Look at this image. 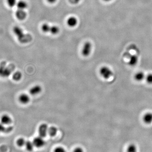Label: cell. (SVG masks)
I'll list each match as a JSON object with an SVG mask.
<instances>
[{
  "label": "cell",
  "instance_id": "6da1fadb",
  "mask_svg": "<svg viewBox=\"0 0 152 152\" xmlns=\"http://www.w3.org/2000/svg\"><path fill=\"white\" fill-rule=\"evenodd\" d=\"M14 34L16 36L18 41L22 44H26L30 42L32 37L30 34H26L20 27L16 26L13 28Z\"/></svg>",
  "mask_w": 152,
  "mask_h": 152
},
{
  "label": "cell",
  "instance_id": "7a4b0ae2",
  "mask_svg": "<svg viewBox=\"0 0 152 152\" xmlns=\"http://www.w3.org/2000/svg\"><path fill=\"white\" fill-rule=\"evenodd\" d=\"M12 66H7L6 63L3 61L0 64V76L3 78H6L12 74L14 68Z\"/></svg>",
  "mask_w": 152,
  "mask_h": 152
},
{
  "label": "cell",
  "instance_id": "3957f363",
  "mask_svg": "<svg viewBox=\"0 0 152 152\" xmlns=\"http://www.w3.org/2000/svg\"><path fill=\"white\" fill-rule=\"evenodd\" d=\"M100 75L104 79L108 80L113 76V72L111 69L107 66H103L99 70Z\"/></svg>",
  "mask_w": 152,
  "mask_h": 152
},
{
  "label": "cell",
  "instance_id": "277c9868",
  "mask_svg": "<svg viewBox=\"0 0 152 152\" xmlns=\"http://www.w3.org/2000/svg\"><path fill=\"white\" fill-rule=\"evenodd\" d=\"M92 50V45L90 41H87L83 47L82 54L84 57H87L91 54Z\"/></svg>",
  "mask_w": 152,
  "mask_h": 152
},
{
  "label": "cell",
  "instance_id": "5b68a950",
  "mask_svg": "<svg viewBox=\"0 0 152 152\" xmlns=\"http://www.w3.org/2000/svg\"><path fill=\"white\" fill-rule=\"evenodd\" d=\"M49 127L46 123H42L41 124L39 127V134L41 137L44 138L46 137L48 133Z\"/></svg>",
  "mask_w": 152,
  "mask_h": 152
},
{
  "label": "cell",
  "instance_id": "8992f818",
  "mask_svg": "<svg viewBox=\"0 0 152 152\" xmlns=\"http://www.w3.org/2000/svg\"><path fill=\"white\" fill-rule=\"evenodd\" d=\"M43 138H44L39 136L35 137L33 141L34 147L37 148H41L44 146L45 144V142Z\"/></svg>",
  "mask_w": 152,
  "mask_h": 152
},
{
  "label": "cell",
  "instance_id": "52a82bcc",
  "mask_svg": "<svg viewBox=\"0 0 152 152\" xmlns=\"http://www.w3.org/2000/svg\"><path fill=\"white\" fill-rule=\"evenodd\" d=\"M12 122V118L7 114H4L1 118V122L5 126L10 125Z\"/></svg>",
  "mask_w": 152,
  "mask_h": 152
},
{
  "label": "cell",
  "instance_id": "ba28073f",
  "mask_svg": "<svg viewBox=\"0 0 152 152\" xmlns=\"http://www.w3.org/2000/svg\"><path fill=\"white\" fill-rule=\"evenodd\" d=\"M15 16L16 18L20 20H25L27 16V14L24 10H21L18 9L15 12Z\"/></svg>",
  "mask_w": 152,
  "mask_h": 152
},
{
  "label": "cell",
  "instance_id": "9c48e42d",
  "mask_svg": "<svg viewBox=\"0 0 152 152\" xmlns=\"http://www.w3.org/2000/svg\"><path fill=\"white\" fill-rule=\"evenodd\" d=\"M42 91V87L39 85H34L30 88L29 93L31 95L36 96L40 94Z\"/></svg>",
  "mask_w": 152,
  "mask_h": 152
},
{
  "label": "cell",
  "instance_id": "30bf717a",
  "mask_svg": "<svg viewBox=\"0 0 152 152\" xmlns=\"http://www.w3.org/2000/svg\"><path fill=\"white\" fill-rule=\"evenodd\" d=\"M19 102L23 105H26L30 101V98L28 95L26 94H22L18 98Z\"/></svg>",
  "mask_w": 152,
  "mask_h": 152
},
{
  "label": "cell",
  "instance_id": "8fae6325",
  "mask_svg": "<svg viewBox=\"0 0 152 152\" xmlns=\"http://www.w3.org/2000/svg\"><path fill=\"white\" fill-rule=\"evenodd\" d=\"M78 20L75 17L72 16L67 19L66 23L67 25L71 28H74L78 24Z\"/></svg>",
  "mask_w": 152,
  "mask_h": 152
},
{
  "label": "cell",
  "instance_id": "7c38bea8",
  "mask_svg": "<svg viewBox=\"0 0 152 152\" xmlns=\"http://www.w3.org/2000/svg\"><path fill=\"white\" fill-rule=\"evenodd\" d=\"M139 58L136 55H131L129 58L128 63L131 66H134L138 63Z\"/></svg>",
  "mask_w": 152,
  "mask_h": 152
},
{
  "label": "cell",
  "instance_id": "4fadbf2b",
  "mask_svg": "<svg viewBox=\"0 0 152 152\" xmlns=\"http://www.w3.org/2000/svg\"><path fill=\"white\" fill-rule=\"evenodd\" d=\"M143 120L146 124H151L152 122V113L147 112L144 114L143 118Z\"/></svg>",
  "mask_w": 152,
  "mask_h": 152
},
{
  "label": "cell",
  "instance_id": "5bb4252c",
  "mask_svg": "<svg viewBox=\"0 0 152 152\" xmlns=\"http://www.w3.org/2000/svg\"><path fill=\"white\" fill-rule=\"evenodd\" d=\"M16 6L18 9L21 10H25V9L28 7L27 3L24 0H21L19 1H17Z\"/></svg>",
  "mask_w": 152,
  "mask_h": 152
},
{
  "label": "cell",
  "instance_id": "9a60e30c",
  "mask_svg": "<svg viewBox=\"0 0 152 152\" xmlns=\"http://www.w3.org/2000/svg\"><path fill=\"white\" fill-rule=\"evenodd\" d=\"M145 77H146V76H145V74L143 72H137L134 75V78L136 81H138V82H141L143 80L145 79Z\"/></svg>",
  "mask_w": 152,
  "mask_h": 152
},
{
  "label": "cell",
  "instance_id": "2e32d148",
  "mask_svg": "<svg viewBox=\"0 0 152 152\" xmlns=\"http://www.w3.org/2000/svg\"><path fill=\"white\" fill-rule=\"evenodd\" d=\"M22 76H23V75H22V73L19 71H17L13 74L12 78L16 82H18L21 80Z\"/></svg>",
  "mask_w": 152,
  "mask_h": 152
},
{
  "label": "cell",
  "instance_id": "e0dca14e",
  "mask_svg": "<svg viewBox=\"0 0 152 152\" xmlns=\"http://www.w3.org/2000/svg\"><path fill=\"white\" fill-rule=\"evenodd\" d=\"M58 132L57 128L55 127H51L49 128L48 133L51 137H54L56 136Z\"/></svg>",
  "mask_w": 152,
  "mask_h": 152
},
{
  "label": "cell",
  "instance_id": "ac0fdd59",
  "mask_svg": "<svg viewBox=\"0 0 152 152\" xmlns=\"http://www.w3.org/2000/svg\"><path fill=\"white\" fill-rule=\"evenodd\" d=\"M25 146L27 151L29 152L32 151L34 147L33 142H31L30 141H27L26 142Z\"/></svg>",
  "mask_w": 152,
  "mask_h": 152
},
{
  "label": "cell",
  "instance_id": "d6986e66",
  "mask_svg": "<svg viewBox=\"0 0 152 152\" xmlns=\"http://www.w3.org/2000/svg\"><path fill=\"white\" fill-rule=\"evenodd\" d=\"M60 32V28L58 26L51 25V26L50 31L52 34L56 35L58 34Z\"/></svg>",
  "mask_w": 152,
  "mask_h": 152
},
{
  "label": "cell",
  "instance_id": "ffe728a7",
  "mask_svg": "<svg viewBox=\"0 0 152 152\" xmlns=\"http://www.w3.org/2000/svg\"><path fill=\"white\" fill-rule=\"evenodd\" d=\"M51 25L48 23H44L41 26V30L44 33H49L50 31Z\"/></svg>",
  "mask_w": 152,
  "mask_h": 152
},
{
  "label": "cell",
  "instance_id": "44dd1931",
  "mask_svg": "<svg viewBox=\"0 0 152 152\" xmlns=\"http://www.w3.org/2000/svg\"><path fill=\"white\" fill-rule=\"evenodd\" d=\"M137 146L133 144H129L127 148V152H137Z\"/></svg>",
  "mask_w": 152,
  "mask_h": 152
},
{
  "label": "cell",
  "instance_id": "7402d4cb",
  "mask_svg": "<svg viewBox=\"0 0 152 152\" xmlns=\"http://www.w3.org/2000/svg\"><path fill=\"white\" fill-rule=\"evenodd\" d=\"M26 141L24 138H20L17 140L16 144L19 147H22L25 145Z\"/></svg>",
  "mask_w": 152,
  "mask_h": 152
},
{
  "label": "cell",
  "instance_id": "603a6c76",
  "mask_svg": "<svg viewBox=\"0 0 152 152\" xmlns=\"http://www.w3.org/2000/svg\"><path fill=\"white\" fill-rule=\"evenodd\" d=\"M7 3L10 7H14L17 4V0H6Z\"/></svg>",
  "mask_w": 152,
  "mask_h": 152
},
{
  "label": "cell",
  "instance_id": "cb8c5ba5",
  "mask_svg": "<svg viewBox=\"0 0 152 152\" xmlns=\"http://www.w3.org/2000/svg\"><path fill=\"white\" fill-rule=\"evenodd\" d=\"M145 79L149 84H152V73L149 74L145 77Z\"/></svg>",
  "mask_w": 152,
  "mask_h": 152
},
{
  "label": "cell",
  "instance_id": "d4e9b609",
  "mask_svg": "<svg viewBox=\"0 0 152 152\" xmlns=\"http://www.w3.org/2000/svg\"><path fill=\"white\" fill-rule=\"evenodd\" d=\"M54 152H66L65 148L62 147H58L55 148Z\"/></svg>",
  "mask_w": 152,
  "mask_h": 152
},
{
  "label": "cell",
  "instance_id": "484cf974",
  "mask_svg": "<svg viewBox=\"0 0 152 152\" xmlns=\"http://www.w3.org/2000/svg\"><path fill=\"white\" fill-rule=\"evenodd\" d=\"M13 130V127L12 126L9 125L6 127V131L5 133H9L11 132Z\"/></svg>",
  "mask_w": 152,
  "mask_h": 152
},
{
  "label": "cell",
  "instance_id": "4316f807",
  "mask_svg": "<svg viewBox=\"0 0 152 152\" xmlns=\"http://www.w3.org/2000/svg\"><path fill=\"white\" fill-rule=\"evenodd\" d=\"M6 127L2 123H0V133H5Z\"/></svg>",
  "mask_w": 152,
  "mask_h": 152
},
{
  "label": "cell",
  "instance_id": "83f0119b",
  "mask_svg": "<svg viewBox=\"0 0 152 152\" xmlns=\"http://www.w3.org/2000/svg\"><path fill=\"white\" fill-rule=\"evenodd\" d=\"M69 1L71 4L76 5L79 3L81 1V0H69Z\"/></svg>",
  "mask_w": 152,
  "mask_h": 152
},
{
  "label": "cell",
  "instance_id": "f1b7e54d",
  "mask_svg": "<svg viewBox=\"0 0 152 152\" xmlns=\"http://www.w3.org/2000/svg\"><path fill=\"white\" fill-rule=\"evenodd\" d=\"M73 152H84V151L82 147H78L74 149Z\"/></svg>",
  "mask_w": 152,
  "mask_h": 152
},
{
  "label": "cell",
  "instance_id": "f546056e",
  "mask_svg": "<svg viewBox=\"0 0 152 152\" xmlns=\"http://www.w3.org/2000/svg\"><path fill=\"white\" fill-rule=\"evenodd\" d=\"M57 0H47V1L50 4H54L57 1Z\"/></svg>",
  "mask_w": 152,
  "mask_h": 152
},
{
  "label": "cell",
  "instance_id": "4dcf8cb0",
  "mask_svg": "<svg viewBox=\"0 0 152 152\" xmlns=\"http://www.w3.org/2000/svg\"><path fill=\"white\" fill-rule=\"evenodd\" d=\"M105 1V2H109L110 1H112V0H104Z\"/></svg>",
  "mask_w": 152,
  "mask_h": 152
}]
</instances>
